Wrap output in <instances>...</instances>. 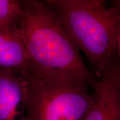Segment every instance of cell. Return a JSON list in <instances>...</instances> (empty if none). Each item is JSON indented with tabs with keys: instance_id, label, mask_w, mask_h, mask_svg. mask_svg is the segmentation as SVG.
I'll return each instance as SVG.
<instances>
[{
	"instance_id": "obj_1",
	"label": "cell",
	"mask_w": 120,
	"mask_h": 120,
	"mask_svg": "<svg viewBox=\"0 0 120 120\" xmlns=\"http://www.w3.org/2000/svg\"><path fill=\"white\" fill-rule=\"evenodd\" d=\"M19 30L30 60V77L93 86L95 78L55 10L46 1H22Z\"/></svg>"
},
{
	"instance_id": "obj_2",
	"label": "cell",
	"mask_w": 120,
	"mask_h": 120,
	"mask_svg": "<svg viewBox=\"0 0 120 120\" xmlns=\"http://www.w3.org/2000/svg\"><path fill=\"white\" fill-rule=\"evenodd\" d=\"M95 79L117 65L120 33L118 1L48 0Z\"/></svg>"
},
{
	"instance_id": "obj_3",
	"label": "cell",
	"mask_w": 120,
	"mask_h": 120,
	"mask_svg": "<svg viewBox=\"0 0 120 120\" xmlns=\"http://www.w3.org/2000/svg\"><path fill=\"white\" fill-rule=\"evenodd\" d=\"M26 120H85L94 103L90 86L27 77Z\"/></svg>"
},
{
	"instance_id": "obj_4",
	"label": "cell",
	"mask_w": 120,
	"mask_h": 120,
	"mask_svg": "<svg viewBox=\"0 0 120 120\" xmlns=\"http://www.w3.org/2000/svg\"><path fill=\"white\" fill-rule=\"evenodd\" d=\"M26 78L0 71V120H26Z\"/></svg>"
},
{
	"instance_id": "obj_5",
	"label": "cell",
	"mask_w": 120,
	"mask_h": 120,
	"mask_svg": "<svg viewBox=\"0 0 120 120\" xmlns=\"http://www.w3.org/2000/svg\"><path fill=\"white\" fill-rule=\"evenodd\" d=\"M0 71L31 75V66L26 45L19 27L0 28Z\"/></svg>"
},
{
	"instance_id": "obj_6",
	"label": "cell",
	"mask_w": 120,
	"mask_h": 120,
	"mask_svg": "<svg viewBox=\"0 0 120 120\" xmlns=\"http://www.w3.org/2000/svg\"><path fill=\"white\" fill-rule=\"evenodd\" d=\"M117 65L107 70L93 85L94 103L85 120H108L116 95L117 85Z\"/></svg>"
},
{
	"instance_id": "obj_7",
	"label": "cell",
	"mask_w": 120,
	"mask_h": 120,
	"mask_svg": "<svg viewBox=\"0 0 120 120\" xmlns=\"http://www.w3.org/2000/svg\"><path fill=\"white\" fill-rule=\"evenodd\" d=\"M23 15L22 1L0 0V28L19 27Z\"/></svg>"
},
{
	"instance_id": "obj_8",
	"label": "cell",
	"mask_w": 120,
	"mask_h": 120,
	"mask_svg": "<svg viewBox=\"0 0 120 120\" xmlns=\"http://www.w3.org/2000/svg\"><path fill=\"white\" fill-rule=\"evenodd\" d=\"M108 120H120V90L116 95Z\"/></svg>"
},
{
	"instance_id": "obj_9",
	"label": "cell",
	"mask_w": 120,
	"mask_h": 120,
	"mask_svg": "<svg viewBox=\"0 0 120 120\" xmlns=\"http://www.w3.org/2000/svg\"><path fill=\"white\" fill-rule=\"evenodd\" d=\"M120 6V0L118 1ZM117 85L120 90V33L118 44H117Z\"/></svg>"
}]
</instances>
